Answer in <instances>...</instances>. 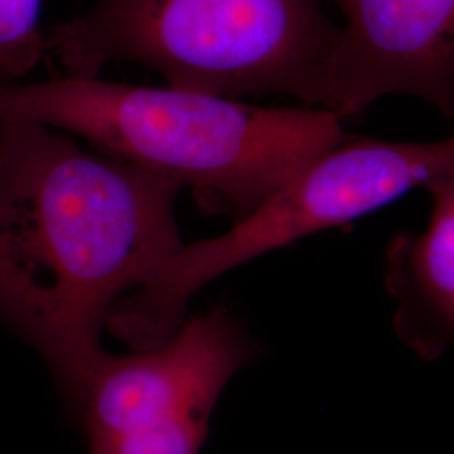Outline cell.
<instances>
[{
  "label": "cell",
  "instance_id": "obj_1",
  "mask_svg": "<svg viewBox=\"0 0 454 454\" xmlns=\"http://www.w3.org/2000/svg\"><path fill=\"white\" fill-rule=\"evenodd\" d=\"M177 182L0 118V320L48 364L69 411L114 307L180 246Z\"/></svg>",
  "mask_w": 454,
  "mask_h": 454
},
{
  "label": "cell",
  "instance_id": "obj_2",
  "mask_svg": "<svg viewBox=\"0 0 454 454\" xmlns=\"http://www.w3.org/2000/svg\"><path fill=\"white\" fill-rule=\"evenodd\" d=\"M0 118L78 135L191 189L206 209L236 221L348 137L340 114L325 108H270L98 76L0 86Z\"/></svg>",
  "mask_w": 454,
  "mask_h": 454
},
{
  "label": "cell",
  "instance_id": "obj_3",
  "mask_svg": "<svg viewBox=\"0 0 454 454\" xmlns=\"http://www.w3.org/2000/svg\"><path fill=\"white\" fill-rule=\"evenodd\" d=\"M337 31L320 0H97L46 44L73 78L137 63L180 88L325 106Z\"/></svg>",
  "mask_w": 454,
  "mask_h": 454
},
{
  "label": "cell",
  "instance_id": "obj_4",
  "mask_svg": "<svg viewBox=\"0 0 454 454\" xmlns=\"http://www.w3.org/2000/svg\"><path fill=\"white\" fill-rule=\"evenodd\" d=\"M453 168L454 135L421 144L348 135L224 234L182 244L114 307L106 328L131 348L153 347L179 328L195 293L219 276L326 229L347 226Z\"/></svg>",
  "mask_w": 454,
  "mask_h": 454
},
{
  "label": "cell",
  "instance_id": "obj_5",
  "mask_svg": "<svg viewBox=\"0 0 454 454\" xmlns=\"http://www.w3.org/2000/svg\"><path fill=\"white\" fill-rule=\"evenodd\" d=\"M260 354L236 315L215 307L153 347L105 352L71 412L90 454H200L229 380Z\"/></svg>",
  "mask_w": 454,
  "mask_h": 454
},
{
  "label": "cell",
  "instance_id": "obj_6",
  "mask_svg": "<svg viewBox=\"0 0 454 454\" xmlns=\"http://www.w3.org/2000/svg\"><path fill=\"white\" fill-rule=\"evenodd\" d=\"M343 14L325 110L364 114L386 95H414L454 116V0H335Z\"/></svg>",
  "mask_w": 454,
  "mask_h": 454
},
{
  "label": "cell",
  "instance_id": "obj_7",
  "mask_svg": "<svg viewBox=\"0 0 454 454\" xmlns=\"http://www.w3.org/2000/svg\"><path fill=\"white\" fill-rule=\"evenodd\" d=\"M431 215L422 232L401 231L386 247L384 279L395 300L397 337L426 362L454 352V168L424 187Z\"/></svg>",
  "mask_w": 454,
  "mask_h": 454
},
{
  "label": "cell",
  "instance_id": "obj_8",
  "mask_svg": "<svg viewBox=\"0 0 454 454\" xmlns=\"http://www.w3.org/2000/svg\"><path fill=\"white\" fill-rule=\"evenodd\" d=\"M43 0H0V86L19 82L48 52Z\"/></svg>",
  "mask_w": 454,
  "mask_h": 454
}]
</instances>
